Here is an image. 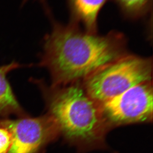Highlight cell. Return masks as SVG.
Here are the masks:
<instances>
[{
	"label": "cell",
	"instance_id": "1",
	"mask_svg": "<svg viewBox=\"0 0 153 153\" xmlns=\"http://www.w3.org/2000/svg\"><path fill=\"white\" fill-rule=\"evenodd\" d=\"M129 54L123 33L113 31L105 35L88 32L79 25L53 22L44 42L39 65L49 72L51 85L82 82L108 64Z\"/></svg>",
	"mask_w": 153,
	"mask_h": 153
},
{
	"label": "cell",
	"instance_id": "2",
	"mask_svg": "<svg viewBox=\"0 0 153 153\" xmlns=\"http://www.w3.org/2000/svg\"><path fill=\"white\" fill-rule=\"evenodd\" d=\"M55 120L59 136L81 151L102 148L111 127L100 104L88 95L81 82L61 86L35 81Z\"/></svg>",
	"mask_w": 153,
	"mask_h": 153
},
{
	"label": "cell",
	"instance_id": "3",
	"mask_svg": "<svg viewBox=\"0 0 153 153\" xmlns=\"http://www.w3.org/2000/svg\"><path fill=\"white\" fill-rule=\"evenodd\" d=\"M152 58L129 53L108 64L82 82L85 91L102 104L142 82L152 81Z\"/></svg>",
	"mask_w": 153,
	"mask_h": 153
},
{
	"label": "cell",
	"instance_id": "4",
	"mask_svg": "<svg viewBox=\"0 0 153 153\" xmlns=\"http://www.w3.org/2000/svg\"><path fill=\"white\" fill-rule=\"evenodd\" d=\"M153 93L152 81H147L100 104L103 116L111 128L152 122Z\"/></svg>",
	"mask_w": 153,
	"mask_h": 153
},
{
	"label": "cell",
	"instance_id": "5",
	"mask_svg": "<svg viewBox=\"0 0 153 153\" xmlns=\"http://www.w3.org/2000/svg\"><path fill=\"white\" fill-rule=\"evenodd\" d=\"M2 123L12 135L7 153H35L59 136L55 120L47 113L37 117L4 119Z\"/></svg>",
	"mask_w": 153,
	"mask_h": 153
},
{
	"label": "cell",
	"instance_id": "6",
	"mask_svg": "<svg viewBox=\"0 0 153 153\" xmlns=\"http://www.w3.org/2000/svg\"><path fill=\"white\" fill-rule=\"evenodd\" d=\"M71 22L82 25L84 30L98 33V16L108 0H68Z\"/></svg>",
	"mask_w": 153,
	"mask_h": 153
},
{
	"label": "cell",
	"instance_id": "7",
	"mask_svg": "<svg viewBox=\"0 0 153 153\" xmlns=\"http://www.w3.org/2000/svg\"><path fill=\"white\" fill-rule=\"evenodd\" d=\"M22 67L17 62H12L0 66V116L9 117L16 116L19 118L28 116L16 100L12 88L7 81V76L13 70Z\"/></svg>",
	"mask_w": 153,
	"mask_h": 153
},
{
	"label": "cell",
	"instance_id": "8",
	"mask_svg": "<svg viewBox=\"0 0 153 153\" xmlns=\"http://www.w3.org/2000/svg\"><path fill=\"white\" fill-rule=\"evenodd\" d=\"M123 14L129 19H138L152 10V0H114Z\"/></svg>",
	"mask_w": 153,
	"mask_h": 153
},
{
	"label": "cell",
	"instance_id": "9",
	"mask_svg": "<svg viewBox=\"0 0 153 153\" xmlns=\"http://www.w3.org/2000/svg\"><path fill=\"white\" fill-rule=\"evenodd\" d=\"M12 142L10 132L3 125L2 119L0 124V153H7Z\"/></svg>",
	"mask_w": 153,
	"mask_h": 153
},
{
	"label": "cell",
	"instance_id": "10",
	"mask_svg": "<svg viewBox=\"0 0 153 153\" xmlns=\"http://www.w3.org/2000/svg\"><path fill=\"white\" fill-rule=\"evenodd\" d=\"M1 119H0V124H1Z\"/></svg>",
	"mask_w": 153,
	"mask_h": 153
},
{
	"label": "cell",
	"instance_id": "11",
	"mask_svg": "<svg viewBox=\"0 0 153 153\" xmlns=\"http://www.w3.org/2000/svg\"><path fill=\"white\" fill-rule=\"evenodd\" d=\"M41 1H45V0H41Z\"/></svg>",
	"mask_w": 153,
	"mask_h": 153
}]
</instances>
